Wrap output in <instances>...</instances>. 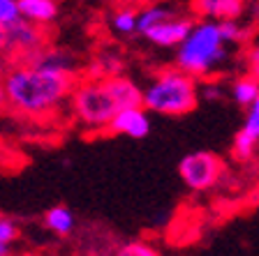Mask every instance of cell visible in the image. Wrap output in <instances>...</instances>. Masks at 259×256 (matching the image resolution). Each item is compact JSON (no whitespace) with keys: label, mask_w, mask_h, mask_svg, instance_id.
<instances>
[{"label":"cell","mask_w":259,"mask_h":256,"mask_svg":"<svg viewBox=\"0 0 259 256\" xmlns=\"http://www.w3.org/2000/svg\"><path fill=\"white\" fill-rule=\"evenodd\" d=\"M7 109V104H5V92H3V85H0V113Z\"/></svg>","instance_id":"obj_26"},{"label":"cell","mask_w":259,"mask_h":256,"mask_svg":"<svg viewBox=\"0 0 259 256\" xmlns=\"http://www.w3.org/2000/svg\"><path fill=\"white\" fill-rule=\"evenodd\" d=\"M174 16H178V12H176V7L169 5V3H153V5H146L144 10L137 12V32H139V35H146V32L151 30V28H155L157 23L169 21Z\"/></svg>","instance_id":"obj_12"},{"label":"cell","mask_w":259,"mask_h":256,"mask_svg":"<svg viewBox=\"0 0 259 256\" xmlns=\"http://www.w3.org/2000/svg\"><path fill=\"white\" fill-rule=\"evenodd\" d=\"M218 32L225 44H241L248 39V30L238 21H220L218 23Z\"/></svg>","instance_id":"obj_17"},{"label":"cell","mask_w":259,"mask_h":256,"mask_svg":"<svg viewBox=\"0 0 259 256\" xmlns=\"http://www.w3.org/2000/svg\"><path fill=\"white\" fill-rule=\"evenodd\" d=\"M19 5V19L39 28H49L58 19L60 5L58 0H16Z\"/></svg>","instance_id":"obj_10"},{"label":"cell","mask_w":259,"mask_h":256,"mask_svg":"<svg viewBox=\"0 0 259 256\" xmlns=\"http://www.w3.org/2000/svg\"><path fill=\"white\" fill-rule=\"evenodd\" d=\"M49 46L47 28L16 19L12 23H0V56L12 63H21L35 51Z\"/></svg>","instance_id":"obj_5"},{"label":"cell","mask_w":259,"mask_h":256,"mask_svg":"<svg viewBox=\"0 0 259 256\" xmlns=\"http://www.w3.org/2000/svg\"><path fill=\"white\" fill-rule=\"evenodd\" d=\"M204 97L206 99H218V97H220V90H218L215 85H208V88L204 90Z\"/></svg>","instance_id":"obj_23"},{"label":"cell","mask_w":259,"mask_h":256,"mask_svg":"<svg viewBox=\"0 0 259 256\" xmlns=\"http://www.w3.org/2000/svg\"><path fill=\"white\" fill-rule=\"evenodd\" d=\"M245 0H190V12L201 21H238L245 12Z\"/></svg>","instance_id":"obj_7"},{"label":"cell","mask_w":259,"mask_h":256,"mask_svg":"<svg viewBox=\"0 0 259 256\" xmlns=\"http://www.w3.org/2000/svg\"><path fill=\"white\" fill-rule=\"evenodd\" d=\"M116 256H162L155 247H151L148 242H141V240H135V242H127V245L118 247Z\"/></svg>","instance_id":"obj_19"},{"label":"cell","mask_w":259,"mask_h":256,"mask_svg":"<svg viewBox=\"0 0 259 256\" xmlns=\"http://www.w3.org/2000/svg\"><path fill=\"white\" fill-rule=\"evenodd\" d=\"M248 63H250V76L259 81V46H252V48H250Z\"/></svg>","instance_id":"obj_22"},{"label":"cell","mask_w":259,"mask_h":256,"mask_svg":"<svg viewBox=\"0 0 259 256\" xmlns=\"http://www.w3.org/2000/svg\"><path fill=\"white\" fill-rule=\"evenodd\" d=\"M241 132L252 139L254 143H259V97L248 107V113H245V123H243Z\"/></svg>","instance_id":"obj_18"},{"label":"cell","mask_w":259,"mask_h":256,"mask_svg":"<svg viewBox=\"0 0 259 256\" xmlns=\"http://www.w3.org/2000/svg\"><path fill=\"white\" fill-rule=\"evenodd\" d=\"M79 76L65 74L49 67L26 63H12L3 72V92H5V104L14 113L32 120L54 116L63 101L70 99Z\"/></svg>","instance_id":"obj_1"},{"label":"cell","mask_w":259,"mask_h":256,"mask_svg":"<svg viewBox=\"0 0 259 256\" xmlns=\"http://www.w3.org/2000/svg\"><path fill=\"white\" fill-rule=\"evenodd\" d=\"M70 104L76 120L81 125H86L88 129H97V132L107 129L111 118L118 113V107H116L113 95L104 79L102 81L79 79L70 95Z\"/></svg>","instance_id":"obj_4"},{"label":"cell","mask_w":259,"mask_h":256,"mask_svg":"<svg viewBox=\"0 0 259 256\" xmlns=\"http://www.w3.org/2000/svg\"><path fill=\"white\" fill-rule=\"evenodd\" d=\"M107 132L123 134L130 139H144L151 134V116L146 109H123L111 118Z\"/></svg>","instance_id":"obj_8"},{"label":"cell","mask_w":259,"mask_h":256,"mask_svg":"<svg viewBox=\"0 0 259 256\" xmlns=\"http://www.w3.org/2000/svg\"><path fill=\"white\" fill-rule=\"evenodd\" d=\"M248 12H250V16H252L254 21H259V0H252V3H250Z\"/></svg>","instance_id":"obj_24"},{"label":"cell","mask_w":259,"mask_h":256,"mask_svg":"<svg viewBox=\"0 0 259 256\" xmlns=\"http://www.w3.org/2000/svg\"><path fill=\"white\" fill-rule=\"evenodd\" d=\"M192 23L194 21L188 19V16H174V19H169V21H162V23H157L155 28H151L144 37L148 39V42L157 44V46L171 48V46H178V44L188 37Z\"/></svg>","instance_id":"obj_9"},{"label":"cell","mask_w":259,"mask_h":256,"mask_svg":"<svg viewBox=\"0 0 259 256\" xmlns=\"http://www.w3.org/2000/svg\"><path fill=\"white\" fill-rule=\"evenodd\" d=\"M232 99L236 101L238 107H245L248 109L250 104H252L254 99L259 97V81L252 79V76H241V79H236L232 83Z\"/></svg>","instance_id":"obj_14"},{"label":"cell","mask_w":259,"mask_h":256,"mask_svg":"<svg viewBox=\"0 0 259 256\" xmlns=\"http://www.w3.org/2000/svg\"><path fill=\"white\" fill-rule=\"evenodd\" d=\"M44 226L56 235H70L76 226L74 213L70 208H65V206H54V208H49L44 213Z\"/></svg>","instance_id":"obj_13"},{"label":"cell","mask_w":259,"mask_h":256,"mask_svg":"<svg viewBox=\"0 0 259 256\" xmlns=\"http://www.w3.org/2000/svg\"><path fill=\"white\" fill-rule=\"evenodd\" d=\"M144 92V109L160 116H185V113L197 109L199 101V83L197 79L178 67H167L160 70L146 88Z\"/></svg>","instance_id":"obj_2"},{"label":"cell","mask_w":259,"mask_h":256,"mask_svg":"<svg viewBox=\"0 0 259 256\" xmlns=\"http://www.w3.org/2000/svg\"><path fill=\"white\" fill-rule=\"evenodd\" d=\"M227 60V44L222 42L215 21L192 23L188 37L176 46V65L181 72L201 79Z\"/></svg>","instance_id":"obj_3"},{"label":"cell","mask_w":259,"mask_h":256,"mask_svg":"<svg viewBox=\"0 0 259 256\" xmlns=\"http://www.w3.org/2000/svg\"><path fill=\"white\" fill-rule=\"evenodd\" d=\"M19 19L16 0H0V23H12Z\"/></svg>","instance_id":"obj_21"},{"label":"cell","mask_w":259,"mask_h":256,"mask_svg":"<svg viewBox=\"0 0 259 256\" xmlns=\"http://www.w3.org/2000/svg\"><path fill=\"white\" fill-rule=\"evenodd\" d=\"M137 7H118V10L111 12V19H109V23H111V28L116 32H120V35H132V32H137Z\"/></svg>","instance_id":"obj_15"},{"label":"cell","mask_w":259,"mask_h":256,"mask_svg":"<svg viewBox=\"0 0 259 256\" xmlns=\"http://www.w3.org/2000/svg\"><path fill=\"white\" fill-rule=\"evenodd\" d=\"M16 238H19V226H16V222L10 217H0V242L12 245Z\"/></svg>","instance_id":"obj_20"},{"label":"cell","mask_w":259,"mask_h":256,"mask_svg":"<svg viewBox=\"0 0 259 256\" xmlns=\"http://www.w3.org/2000/svg\"><path fill=\"white\" fill-rule=\"evenodd\" d=\"M3 72H5V67H3V63H0V79H3Z\"/></svg>","instance_id":"obj_27"},{"label":"cell","mask_w":259,"mask_h":256,"mask_svg":"<svg viewBox=\"0 0 259 256\" xmlns=\"http://www.w3.org/2000/svg\"><path fill=\"white\" fill-rule=\"evenodd\" d=\"M97 67H100V72H102V79H111V76H120V72H123L125 63L123 58H120V54L116 51H109V54H100L95 58Z\"/></svg>","instance_id":"obj_16"},{"label":"cell","mask_w":259,"mask_h":256,"mask_svg":"<svg viewBox=\"0 0 259 256\" xmlns=\"http://www.w3.org/2000/svg\"><path fill=\"white\" fill-rule=\"evenodd\" d=\"M222 171H225V164L218 155L213 152H190L183 160L178 162V173L183 178V182L194 189V192H206L210 187L220 180Z\"/></svg>","instance_id":"obj_6"},{"label":"cell","mask_w":259,"mask_h":256,"mask_svg":"<svg viewBox=\"0 0 259 256\" xmlns=\"http://www.w3.org/2000/svg\"><path fill=\"white\" fill-rule=\"evenodd\" d=\"M109 85V90L113 95V101L118 111L123 109H144V92H141V85L137 81L127 79V76H111V79H104Z\"/></svg>","instance_id":"obj_11"},{"label":"cell","mask_w":259,"mask_h":256,"mask_svg":"<svg viewBox=\"0 0 259 256\" xmlns=\"http://www.w3.org/2000/svg\"><path fill=\"white\" fill-rule=\"evenodd\" d=\"M0 256H12L10 245H5V242H0Z\"/></svg>","instance_id":"obj_25"}]
</instances>
